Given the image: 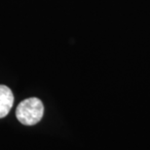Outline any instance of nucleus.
I'll return each instance as SVG.
<instances>
[{
	"instance_id": "2",
	"label": "nucleus",
	"mask_w": 150,
	"mask_h": 150,
	"mask_svg": "<svg viewBox=\"0 0 150 150\" xmlns=\"http://www.w3.org/2000/svg\"><path fill=\"white\" fill-rule=\"evenodd\" d=\"M14 104V95L8 86L0 84V118L7 116Z\"/></svg>"
},
{
	"instance_id": "1",
	"label": "nucleus",
	"mask_w": 150,
	"mask_h": 150,
	"mask_svg": "<svg viewBox=\"0 0 150 150\" xmlns=\"http://www.w3.org/2000/svg\"><path fill=\"white\" fill-rule=\"evenodd\" d=\"M44 113L43 103L38 98H28L19 104L16 115L22 124L31 126L42 119Z\"/></svg>"
}]
</instances>
